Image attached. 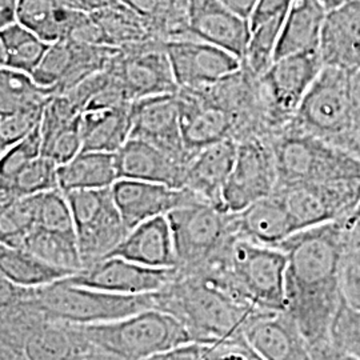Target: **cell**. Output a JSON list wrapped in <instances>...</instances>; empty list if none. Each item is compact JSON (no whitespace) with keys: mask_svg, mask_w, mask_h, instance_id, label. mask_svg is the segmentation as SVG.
Masks as SVG:
<instances>
[{"mask_svg":"<svg viewBox=\"0 0 360 360\" xmlns=\"http://www.w3.org/2000/svg\"><path fill=\"white\" fill-rule=\"evenodd\" d=\"M346 242V220H339L295 232L278 247L287 255L285 311L312 347L331 343V327L343 300Z\"/></svg>","mask_w":360,"mask_h":360,"instance_id":"obj_1","label":"cell"},{"mask_svg":"<svg viewBox=\"0 0 360 360\" xmlns=\"http://www.w3.org/2000/svg\"><path fill=\"white\" fill-rule=\"evenodd\" d=\"M155 302L156 309L176 316L199 343L245 333V326L263 311L232 295L203 269L179 270L172 283L155 292Z\"/></svg>","mask_w":360,"mask_h":360,"instance_id":"obj_2","label":"cell"},{"mask_svg":"<svg viewBox=\"0 0 360 360\" xmlns=\"http://www.w3.org/2000/svg\"><path fill=\"white\" fill-rule=\"evenodd\" d=\"M290 124L360 160V71L323 67Z\"/></svg>","mask_w":360,"mask_h":360,"instance_id":"obj_3","label":"cell"},{"mask_svg":"<svg viewBox=\"0 0 360 360\" xmlns=\"http://www.w3.org/2000/svg\"><path fill=\"white\" fill-rule=\"evenodd\" d=\"M232 295L263 311H285L287 255L278 247L236 236L218 257L202 266Z\"/></svg>","mask_w":360,"mask_h":360,"instance_id":"obj_4","label":"cell"},{"mask_svg":"<svg viewBox=\"0 0 360 360\" xmlns=\"http://www.w3.org/2000/svg\"><path fill=\"white\" fill-rule=\"evenodd\" d=\"M1 292L46 319L70 324L114 322L144 309H156L155 294L119 295L72 284L67 278L41 288H22L1 279Z\"/></svg>","mask_w":360,"mask_h":360,"instance_id":"obj_5","label":"cell"},{"mask_svg":"<svg viewBox=\"0 0 360 360\" xmlns=\"http://www.w3.org/2000/svg\"><path fill=\"white\" fill-rule=\"evenodd\" d=\"M77 326L91 347L117 360H143L193 342L176 316L159 309H144L114 322Z\"/></svg>","mask_w":360,"mask_h":360,"instance_id":"obj_6","label":"cell"},{"mask_svg":"<svg viewBox=\"0 0 360 360\" xmlns=\"http://www.w3.org/2000/svg\"><path fill=\"white\" fill-rule=\"evenodd\" d=\"M278 186L360 180V160L290 123L269 138Z\"/></svg>","mask_w":360,"mask_h":360,"instance_id":"obj_7","label":"cell"},{"mask_svg":"<svg viewBox=\"0 0 360 360\" xmlns=\"http://www.w3.org/2000/svg\"><path fill=\"white\" fill-rule=\"evenodd\" d=\"M174 235L178 269L193 270L218 257L239 236L233 214L203 199L179 207L167 215Z\"/></svg>","mask_w":360,"mask_h":360,"instance_id":"obj_8","label":"cell"},{"mask_svg":"<svg viewBox=\"0 0 360 360\" xmlns=\"http://www.w3.org/2000/svg\"><path fill=\"white\" fill-rule=\"evenodd\" d=\"M72 211L83 270L110 257L129 233L111 188L65 193Z\"/></svg>","mask_w":360,"mask_h":360,"instance_id":"obj_9","label":"cell"},{"mask_svg":"<svg viewBox=\"0 0 360 360\" xmlns=\"http://www.w3.org/2000/svg\"><path fill=\"white\" fill-rule=\"evenodd\" d=\"M284 203L302 231L354 215L360 208V180L278 186Z\"/></svg>","mask_w":360,"mask_h":360,"instance_id":"obj_10","label":"cell"},{"mask_svg":"<svg viewBox=\"0 0 360 360\" xmlns=\"http://www.w3.org/2000/svg\"><path fill=\"white\" fill-rule=\"evenodd\" d=\"M323 67L321 52L314 50L278 59L260 77L275 131L294 119Z\"/></svg>","mask_w":360,"mask_h":360,"instance_id":"obj_11","label":"cell"},{"mask_svg":"<svg viewBox=\"0 0 360 360\" xmlns=\"http://www.w3.org/2000/svg\"><path fill=\"white\" fill-rule=\"evenodd\" d=\"M167 41L153 39L119 50L107 68L115 75L134 103L144 98L179 90L168 59Z\"/></svg>","mask_w":360,"mask_h":360,"instance_id":"obj_12","label":"cell"},{"mask_svg":"<svg viewBox=\"0 0 360 360\" xmlns=\"http://www.w3.org/2000/svg\"><path fill=\"white\" fill-rule=\"evenodd\" d=\"M276 187L278 171L269 141L254 138L238 143L235 165L220 196V208L238 214L270 196Z\"/></svg>","mask_w":360,"mask_h":360,"instance_id":"obj_13","label":"cell"},{"mask_svg":"<svg viewBox=\"0 0 360 360\" xmlns=\"http://www.w3.org/2000/svg\"><path fill=\"white\" fill-rule=\"evenodd\" d=\"M116 52L107 46L59 40L50 44L32 77L53 94H67L84 79L104 70Z\"/></svg>","mask_w":360,"mask_h":360,"instance_id":"obj_14","label":"cell"},{"mask_svg":"<svg viewBox=\"0 0 360 360\" xmlns=\"http://www.w3.org/2000/svg\"><path fill=\"white\" fill-rule=\"evenodd\" d=\"M175 269H153L122 257H105L67 278L82 287L119 295H150L166 288L178 276Z\"/></svg>","mask_w":360,"mask_h":360,"instance_id":"obj_15","label":"cell"},{"mask_svg":"<svg viewBox=\"0 0 360 360\" xmlns=\"http://www.w3.org/2000/svg\"><path fill=\"white\" fill-rule=\"evenodd\" d=\"M175 82L181 90H205L240 68L231 52L198 39L171 40L166 44Z\"/></svg>","mask_w":360,"mask_h":360,"instance_id":"obj_16","label":"cell"},{"mask_svg":"<svg viewBox=\"0 0 360 360\" xmlns=\"http://www.w3.org/2000/svg\"><path fill=\"white\" fill-rule=\"evenodd\" d=\"M111 191L129 231L143 221L167 217L174 210L202 199L188 188L126 178L117 180Z\"/></svg>","mask_w":360,"mask_h":360,"instance_id":"obj_17","label":"cell"},{"mask_svg":"<svg viewBox=\"0 0 360 360\" xmlns=\"http://www.w3.org/2000/svg\"><path fill=\"white\" fill-rule=\"evenodd\" d=\"M131 111V138L153 143L181 162H190L193 154L187 150L181 136L179 101L176 92L136 101L132 103Z\"/></svg>","mask_w":360,"mask_h":360,"instance_id":"obj_18","label":"cell"},{"mask_svg":"<svg viewBox=\"0 0 360 360\" xmlns=\"http://www.w3.org/2000/svg\"><path fill=\"white\" fill-rule=\"evenodd\" d=\"M187 23L193 39L231 52L243 60L251 38L250 19L232 11L220 0H188Z\"/></svg>","mask_w":360,"mask_h":360,"instance_id":"obj_19","label":"cell"},{"mask_svg":"<svg viewBox=\"0 0 360 360\" xmlns=\"http://www.w3.org/2000/svg\"><path fill=\"white\" fill-rule=\"evenodd\" d=\"M245 335L264 360H318L287 311H260L245 326Z\"/></svg>","mask_w":360,"mask_h":360,"instance_id":"obj_20","label":"cell"},{"mask_svg":"<svg viewBox=\"0 0 360 360\" xmlns=\"http://www.w3.org/2000/svg\"><path fill=\"white\" fill-rule=\"evenodd\" d=\"M180 108L181 136L190 153L211 144L232 139L233 126L230 115L214 103L203 90L176 91Z\"/></svg>","mask_w":360,"mask_h":360,"instance_id":"obj_21","label":"cell"},{"mask_svg":"<svg viewBox=\"0 0 360 360\" xmlns=\"http://www.w3.org/2000/svg\"><path fill=\"white\" fill-rule=\"evenodd\" d=\"M319 52L324 67L360 71L359 0H347L327 13Z\"/></svg>","mask_w":360,"mask_h":360,"instance_id":"obj_22","label":"cell"},{"mask_svg":"<svg viewBox=\"0 0 360 360\" xmlns=\"http://www.w3.org/2000/svg\"><path fill=\"white\" fill-rule=\"evenodd\" d=\"M116 162L120 179H138L184 188L186 168L178 158L166 153L153 143L129 138L117 153Z\"/></svg>","mask_w":360,"mask_h":360,"instance_id":"obj_23","label":"cell"},{"mask_svg":"<svg viewBox=\"0 0 360 360\" xmlns=\"http://www.w3.org/2000/svg\"><path fill=\"white\" fill-rule=\"evenodd\" d=\"M129 262L153 267L175 269L178 257L168 217H158L134 227L110 254Z\"/></svg>","mask_w":360,"mask_h":360,"instance_id":"obj_24","label":"cell"},{"mask_svg":"<svg viewBox=\"0 0 360 360\" xmlns=\"http://www.w3.org/2000/svg\"><path fill=\"white\" fill-rule=\"evenodd\" d=\"M233 224L240 238L270 247H279L297 232L283 198L276 191L233 214Z\"/></svg>","mask_w":360,"mask_h":360,"instance_id":"obj_25","label":"cell"},{"mask_svg":"<svg viewBox=\"0 0 360 360\" xmlns=\"http://www.w3.org/2000/svg\"><path fill=\"white\" fill-rule=\"evenodd\" d=\"M238 153V143L232 139L211 144L199 150L186 168L184 188L220 208L223 187L231 175Z\"/></svg>","mask_w":360,"mask_h":360,"instance_id":"obj_26","label":"cell"},{"mask_svg":"<svg viewBox=\"0 0 360 360\" xmlns=\"http://www.w3.org/2000/svg\"><path fill=\"white\" fill-rule=\"evenodd\" d=\"M327 13L319 0H294L284 19L275 60L319 50Z\"/></svg>","mask_w":360,"mask_h":360,"instance_id":"obj_27","label":"cell"},{"mask_svg":"<svg viewBox=\"0 0 360 360\" xmlns=\"http://www.w3.org/2000/svg\"><path fill=\"white\" fill-rule=\"evenodd\" d=\"M132 103L117 108L87 110L82 112V151L116 154L132 134Z\"/></svg>","mask_w":360,"mask_h":360,"instance_id":"obj_28","label":"cell"},{"mask_svg":"<svg viewBox=\"0 0 360 360\" xmlns=\"http://www.w3.org/2000/svg\"><path fill=\"white\" fill-rule=\"evenodd\" d=\"M84 13L68 7L63 0H20L18 23L52 44L71 38Z\"/></svg>","mask_w":360,"mask_h":360,"instance_id":"obj_29","label":"cell"},{"mask_svg":"<svg viewBox=\"0 0 360 360\" xmlns=\"http://www.w3.org/2000/svg\"><path fill=\"white\" fill-rule=\"evenodd\" d=\"M58 176L63 193L111 188L120 179L116 154L99 151H82L59 167Z\"/></svg>","mask_w":360,"mask_h":360,"instance_id":"obj_30","label":"cell"},{"mask_svg":"<svg viewBox=\"0 0 360 360\" xmlns=\"http://www.w3.org/2000/svg\"><path fill=\"white\" fill-rule=\"evenodd\" d=\"M1 279L22 288H41L77 274L60 269L23 248L0 245Z\"/></svg>","mask_w":360,"mask_h":360,"instance_id":"obj_31","label":"cell"},{"mask_svg":"<svg viewBox=\"0 0 360 360\" xmlns=\"http://www.w3.org/2000/svg\"><path fill=\"white\" fill-rule=\"evenodd\" d=\"M91 15L101 28L107 47L123 50L147 40H162L143 18L119 1Z\"/></svg>","mask_w":360,"mask_h":360,"instance_id":"obj_32","label":"cell"},{"mask_svg":"<svg viewBox=\"0 0 360 360\" xmlns=\"http://www.w3.org/2000/svg\"><path fill=\"white\" fill-rule=\"evenodd\" d=\"M143 18L158 38L171 41L193 38L187 23L188 0H117Z\"/></svg>","mask_w":360,"mask_h":360,"instance_id":"obj_33","label":"cell"},{"mask_svg":"<svg viewBox=\"0 0 360 360\" xmlns=\"http://www.w3.org/2000/svg\"><path fill=\"white\" fill-rule=\"evenodd\" d=\"M49 49L50 43L18 22L0 28V67L32 75Z\"/></svg>","mask_w":360,"mask_h":360,"instance_id":"obj_34","label":"cell"},{"mask_svg":"<svg viewBox=\"0 0 360 360\" xmlns=\"http://www.w3.org/2000/svg\"><path fill=\"white\" fill-rule=\"evenodd\" d=\"M16 247L23 248L60 269L72 272L83 270L77 236L35 227Z\"/></svg>","mask_w":360,"mask_h":360,"instance_id":"obj_35","label":"cell"},{"mask_svg":"<svg viewBox=\"0 0 360 360\" xmlns=\"http://www.w3.org/2000/svg\"><path fill=\"white\" fill-rule=\"evenodd\" d=\"M59 166L50 158L40 155L13 179L0 184V206L8 205L16 199L49 193L59 188Z\"/></svg>","mask_w":360,"mask_h":360,"instance_id":"obj_36","label":"cell"},{"mask_svg":"<svg viewBox=\"0 0 360 360\" xmlns=\"http://www.w3.org/2000/svg\"><path fill=\"white\" fill-rule=\"evenodd\" d=\"M51 90L41 87L32 75L0 67V115L46 105Z\"/></svg>","mask_w":360,"mask_h":360,"instance_id":"obj_37","label":"cell"},{"mask_svg":"<svg viewBox=\"0 0 360 360\" xmlns=\"http://www.w3.org/2000/svg\"><path fill=\"white\" fill-rule=\"evenodd\" d=\"M39 195L0 206V245L16 247L38 224Z\"/></svg>","mask_w":360,"mask_h":360,"instance_id":"obj_38","label":"cell"},{"mask_svg":"<svg viewBox=\"0 0 360 360\" xmlns=\"http://www.w3.org/2000/svg\"><path fill=\"white\" fill-rule=\"evenodd\" d=\"M284 19L285 16L275 18L251 28V38L242 65L257 77H262L275 62V52Z\"/></svg>","mask_w":360,"mask_h":360,"instance_id":"obj_39","label":"cell"},{"mask_svg":"<svg viewBox=\"0 0 360 360\" xmlns=\"http://www.w3.org/2000/svg\"><path fill=\"white\" fill-rule=\"evenodd\" d=\"M345 220L347 242L340 271L342 294L347 304L360 309V208Z\"/></svg>","mask_w":360,"mask_h":360,"instance_id":"obj_40","label":"cell"},{"mask_svg":"<svg viewBox=\"0 0 360 360\" xmlns=\"http://www.w3.org/2000/svg\"><path fill=\"white\" fill-rule=\"evenodd\" d=\"M37 227L77 236L71 207L65 193L60 188L40 193Z\"/></svg>","mask_w":360,"mask_h":360,"instance_id":"obj_41","label":"cell"},{"mask_svg":"<svg viewBox=\"0 0 360 360\" xmlns=\"http://www.w3.org/2000/svg\"><path fill=\"white\" fill-rule=\"evenodd\" d=\"M44 108L46 105H39L0 115V153L22 142L38 129Z\"/></svg>","mask_w":360,"mask_h":360,"instance_id":"obj_42","label":"cell"},{"mask_svg":"<svg viewBox=\"0 0 360 360\" xmlns=\"http://www.w3.org/2000/svg\"><path fill=\"white\" fill-rule=\"evenodd\" d=\"M330 340L335 348L360 359V309L351 307L345 299L336 312Z\"/></svg>","mask_w":360,"mask_h":360,"instance_id":"obj_43","label":"cell"},{"mask_svg":"<svg viewBox=\"0 0 360 360\" xmlns=\"http://www.w3.org/2000/svg\"><path fill=\"white\" fill-rule=\"evenodd\" d=\"M82 111L77 108L72 101L65 94H55L46 104L41 123H40V134H41V148L51 142L52 139L67 126L75 122Z\"/></svg>","mask_w":360,"mask_h":360,"instance_id":"obj_44","label":"cell"},{"mask_svg":"<svg viewBox=\"0 0 360 360\" xmlns=\"http://www.w3.org/2000/svg\"><path fill=\"white\" fill-rule=\"evenodd\" d=\"M41 155V134L40 126L30 136L22 142L10 147L7 151L1 153L0 159V184L7 183L13 176L35 160Z\"/></svg>","mask_w":360,"mask_h":360,"instance_id":"obj_45","label":"cell"},{"mask_svg":"<svg viewBox=\"0 0 360 360\" xmlns=\"http://www.w3.org/2000/svg\"><path fill=\"white\" fill-rule=\"evenodd\" d=\"M80 119L77 117L70 126L62 129L51 142L41 148V155L50 158L59 167L72 160L83 150V139L80 129Z\"/></svg>","mask_w":360,"mask_h":360,"instance_id":"obj_46","label":"cell"},{"mask_svg":"<svg viewBox=\"0 0 360 360\" xmlns=\"http://www.w3.org/2000/svg\"><path fill=\"white\" fill-rule=\"evenodd\" d=\"M202 360H264V358L252 347L245 333H240L214 343H205Z\"/></svg>","mask_w":360,"mask_h":360,"instance_id":"obj_47","label":"cell"},{"mask_svg":"<svg viewBox=\"0 0 360 360\" xmlns=\"http://www.w3.org/2000/svg\"><path fill=\"white\" fill-rule=\"evenodd\" d=\"M294 0H257V7L250 18L251 28L275 18H283Z\"/></svg>","mask_w":360,"mask_h":360,"instance_id":"obj_48","label":"cell"},{"mask_svg":"<svg viewBox=\"0 0 360 360\" xmlns=\"http://www.w3.org/2000/svg\"><path fill=\"white\" fill-rule=\"evenodd\" d=\"M205 352V343L191 342L179 347L171 348L167 351L155 354L143 360H202Z\"/></svg>","mask_w":360,"mask_h":360,"instance_id":"obj_49","label":"cell"},{"mask_svg":"<svg viewBox=\"0 0 360 360\" xmlns=\"http://www.w3.org/2000/svg\"><path fill=\"white\" fill-rule=\"evenodd\" d=\"M65 4L77 11L94 13L116 3L117 0H63Z\"/></svg>","mask_w":360,"mask_h":360,"instance_id":"obj_50","label":"cell"},{"mask_svg":"<svg viewBox=\"0 0 360 360\" xmlns=\"http://www.w3.org/2000/svg\"><path fill=\"white\" fill-rule=\"evenodd\" d=\"M20 0H0V28L18 22V8Z\"/></svg>","mask_w":360,"mask_h":360,"instance_id":"obj_51","label":"cell"},{"mask_svg":"<svg viewBox=\"0 0 360 360\" xmlns=\"http://www.w3.org/2000/svg\"><path fill=\"white\" fill-rule=\"evenodd\" d=\"M318 360H360L349 354H346L338 348H335L331 343L323 345L319 347H314Z\"/></svg>","mask_w":360,"mask_h":360,"instance_id":"obj_52","label":"cell"},{"mask_svg":"<svg viewBox=\"0 0 360 360\" xmlns=\"http://www.w3.org/2000/svg\"><path fill=\"white\" fill-rule=\"evenodd\" d=\"M220 1L245 19L251 18L257 4V0H220Z\"/></svg>","mask_w":360,"mask_h":360,"instance_id":"obj_53","label":"cell"},{"mask_svg":"<svg viewBox=\"0 0 360 360\" xmlns=\"http://www.w3.org/2000/svg\"><path fill=\"white\" fill-rule=\"evenodd\" d=\"M80 360H117L115 358H112V356H110V355H107V354H104V352H101V351H98V349H95V348L91 347L90 351L82 358Z\"/></svg>","mask_w":360,"mask_h":360,"instance_id":"obj_54","label":"cell"},{"mask_svg":"<svg viewBox=\"0 0 360 360\" xmlns=\"http://www.w3.org/2000/svg\"><path fill=\"white\" fill-rule=\"evenodd\" d=\"M319 1L330 11V10H334L336 7H339L340 4L346 3L347 0H319Z\"/></svg>","mask_w":360,"mask_h":360,"instance_id":"obj_55","label":"cell"},{"mask_svg":"<svg viewBox=\"0 0 360 360\" xmlns=\"http://www.w3.org/2000/svg\"><path fill=\"white\" fill-rule=\"evenodd\" d=\"M359 1H360V0H359Z\"/></svg>","mask_w":360,"mask_h":360,"instance_id":"obj_56","label":"cell"}]
</instances>
